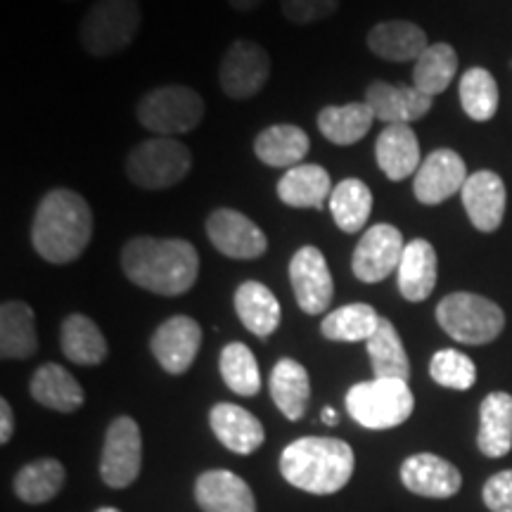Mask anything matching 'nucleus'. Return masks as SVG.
Wrapping results in <instances>:
<instances>
[{
    "instance_id": "obj_11",
    "label": "nucleus",
    "mask_w": 512,
    "mask_h": 512,
    "mask_svg": "<svg viewBox=\"0 0 512 512\" xmlns=\"http://www.w3.org/2000/svg\"><path fill=\"white\" fill-rule=\"evenodd\" d=\"M211 245L228 259L252 261L268 252V238L249 216L238 209H214L204 223Z\"/></svg>"
},
{
    "instance_id": "obj_46",
    "label": "nucleus",
    "mask_w": 512,
    "mask_h": 512,
    "mask_svg": "<svg viewBox=\"0 0 512 512\" xmlns=\"http://www.w3.org/2000/svg\"><path fill=\"white\" fill-rule=\"evenodd\" d=\"M98 512H119V510L117 508H100Z\"/></svg>"
},
{
    "instance_id": "obj_44",
    "label": "nucleus",
    "mask_w": 512,
    "mask_h": 512,
    "mask_svg": "<svg viewBox=\"0 0 512 512\" xmlns=\"http://www.w3.org/2000/svg\"><path fill=\"white\" fill-rule=\"evenodd\" d=\"M261 3H264V0H228L230 8L238 10V12H252L259 8Z\"/></svg>"
},
{
    "instance_id": "obj_31",
    "label": "nucleus",
    "mask_w": 512,
    "mask_h": 512,
    "mask_svg": "<svg viewBox=\"0 0 512 512\" xmlns=\"http://www.w3.org/2000/svg\"><path fill=\"white\" fill-rule=\"evenodd\" d=\"M62 354L76 366H100L107 358V342L98 325L83 313H72L60 328Z\"/></svg>"
},
{
    "instance_id": "obj_14",
    "label": "nucleus",
    "mask_w": 512,
    "mask_h": 512,
    "mask_svg": "<svg viewBox=\"0 0 512 512\" xmlns=\"http://www.w3.org/2000/svg\"><path fill=\"white\" fill-rule=\"evenodd\" d=\"M202 347V328L190 316H171L164 320L150 339L152 356L169 375L188 373Z\"/></svg>"
},
{
    "instance_id": "obj_24",
    "label": "nucleus",
    "mask_w": 512,
    "mask_h": 512,
    "mask_svg": "<svg viewBox=\"0 0 512 512\" xmlns=\"http://www.w3.org/2000/svg\"><path fill=\"white\" fill-rule=\"evenodd\" d=\"M437 252L427 240H411L403 249L399 273V292L408 302H425L437 287Z\"/></svg>"
},
{
    "instance_id": "obj_19",
    "label": "nucleus",
    "mask_w": 512,
    "mask_h": 512,
    "mask_svg": "<svg viewBox=\"0 0 512 512\" xmlns=\"http://www.w3.org/2000/svg\"><path fill=\"white\" fill-rule=\"evenodd\" d=\"M375 159L382 174L394 183L418 174L422 159L418 136H415L413 128L406 124L384 126V131L375 140Z\"/></svg>"
},
{
    "instance_id": "obj_12",
    "label": "nucleus",
    "mask_w": 512,
    "mask_h": 512,
    "mask_svg": "<svg viewBox=\"0 0 512 512\" xmlns=\"http://www.w3.org/2000/svg\"><path fill=\"white\" fill-rule=\"evenodd\" d=\"M403 249H406V242L399 228L389 223H375L358 240L351 256V271L361 283H382L399 268Z\"/></svg>"
},
{
    "instance_id": "obj_23",
    "label": "nucleus",
    "mask_w": 512,
    "mask_h": 512,
    "mask_svg": "<svg viewBox=\"0 0 512 512\" xmlns=\"http://www.w3.org/2000/svg\"><path fill=\"white\" fill-rule=\"evenodd\" d=\"M311 138L302 126L273 124L264 128L254 140V155L261 164L273 169H292L309 155Z\"/></svg>"
},
{
    "instance_id": "obj_20",
    "label": "nucleus",
    "mask_w": 512,
    "mask_h": 512,
    "mask_svg": "<svg viewBox=\"0 0 512 512\" xmlns=\"http://www.w3.org/2000/svg\"><path fill=\"white\" fill-rule=\"evenodd\" d=\"M366 43L370 53L387 62H415L430 48L425 31L406 19H389V22L375 24L368 31Z\"/></svg>"
},
{
    "instance_id": "obj_15",
    "label": "nucleus",
    "mask_w": 512,
    "mask_h": 512,
    "mask_svg": "<svg viewBox=\"0 0 512 512\" xmlns=\"http://www.w3.org/2000/svg\"><path fill=\"white\" fill-rule=\"evenodd\" d=\"M467 166L463 157L458 155L456 150H434L425 162L420 164L418 174H415L413 181V192L422 204H441L446 202L448 197L456 195L458 190H463L467 181Z\"/></svg>"
},
{
    "instance_id": "obj_27",
    "label": "nucleus",
    "mask_w": 512,
    "mask_h": 512,
    "mask_svg": "<svg viewBox=\"0 0 512 512\" xmlns=\"http://www.w3.org/2000/svg\"><path fill=\"white\" fill-rule=\"evenodd\" d=\"M29 392L41 406L57 413H74L79 411L86 401L83 387L74 380L72 373H67L57 363H46L31 377Z\"/></svg>"
},
{
    "instance_id": "obj_1",
    "label": "nucleus",
    "mask_w": 512,
    "mask_h": 512,
    "mask_svg": "<svg viewBox=\"0 0 512 512\" xmlns=\"http://www.w3.org/2000/svg\"><path fill=\"white\" fill-rule=\"evenodd\" d=\"M121 271L136 287L162 297L190 292L200 275V254L183 238L138 235L121 249Z\"/></svg>"
},
{
    "instance_id": "obj_17",
    "label": "nucleus",
    "mask_w": 512,
    "mask_h": 512,
    "mask_svg": "<svg viewBox=\"0 0 512 512\" xmlns=\"http://www.w3.org/2000/svg\"><path fill=\"white\" fill-rule=\"evenodd\" d=\"M463 207L470 216L472 226L482 233H494L503 223L505 202H508V192H505L503 178L494 171H477L467 178L463 190Z\"/></svg>"
},
{
    "instance_id": "obj_7",
    "label": "nucleus",
    "mask_w": 512,
    "mask_h": 512,
    "mask_svg": "<svg viewBox=\"0 0 512 512\" xmlns=\"http://www.w3.org/2000/svg\"><path fill=\"white\" fill-rule=\"evenodd\" d=\"M437 320L448 337L470 347L494 342L505 328L501 306L472 292H453L441 299Z\"/></svg>"
},
{
    "instance_id": "obj_36",
    "label": "nucleus",
    "mask_w": 512,
    "mask_h": 512,
    "mask_svg": "<svg viewBox=\"0 0 512 512\" xmlns=\"http://www.w3.org/2000/svg\"><path fill=\"white\" fill-rule=\"evenodd\" d=\"M380 318L370 304H347L323 318L320 332L332 342H368L375 335Z\"/></svg>"
},
{
    "instance_id": "obj_43",
    "label": "nucleus",
    "mask_w": 512,
    "mask_h": 512,
    "mask_svg": "<svg viewBox=\"0 0 512 512\" xmlns=\"http://www.w3.org/2000/svg\"><path fill=\"white\" fill-rule=\"evenodd\" d=\"M12 432H15V415H12L10 403L3 399L0 401V444H8Z\"/></svg>"
},
{
    "instance_id": "obj_10",
    "label": "nucleus",
    "mask_w": 512,
    "mask_h": 512,
    "mask_svg": "<svg viewBox=\"0 0 512 512\" xmlns=\"http://www.w3.org/2000/svg\"><path fill=\"white\" fill-rule=\"evenodd\" d=\"M143 463V437L138 422L121 415L110 425L102 448L100 475L112 489H126L136 482Z\"/></svg>"
},
{
    "instance_id": "obj_4",
    "label": "nucleus",
    "mask_w": 512,
    "mask_h": 512,
    "mask_svg": "<svg viewBox=\"0 0 512 512\" xmlns=\"http://www.w3.org/2000/svg\"><path fill=\"white\" fill-rule=\"evenodd\" d=\"M140 27V0H95L79 24V43L91 57H112L136 41Z\"/></svg>"
},
{
    "instance_id": "obj_28",
    "label": "nucleus",
    "mask_w": 512,
    "mask_h": 512,
    "mask_svg": "<svg viewBox=\"0 0 512 512\" xmlns=\"http://www.w3.org/2000/svg\"><path fill=\"white\" fill-rule=\"evenodd\" d=\"M477 446L484 456L501 458L512 448V396L494 392L482 401L479 408Z\"/></svg>"
},
{
    "instance_id": "obj_45",
    "label": "nucleus",
    "mask_w": 512,
    "mask_h": 512,
    "mask_svg": "<svg viewBox=\"0 0 512 512\" xmlns=\"http://www.w3.org/2000/svg\"><path fill=\"white\" fill-rule=\"evenodd\" d=\"M320 420L325 422V425H337L339 418H337V411L335 408H323V413H320Z\"/></svg>"
},
{
    "instance_id": "obj_8",
    "label": "nucleus",
    "mask_w": 512,
    "mask_h": 512,
    "mask_svg": "<svg viewBox=\"0 0 512 512\" xmlns=\"http://www.w3.org/2000/svg\"><path fill=\"white\" fill-rule=\"evenodd\" d=\"M415 399L408 382L370 380L347 392V411L366 430H392L411 418Z\"/></svg>"
},
{
    "instance_id": "obj_3",
    "label": "nucleus",
    "mask_w": 512,
    "mask_h": 512,
    "mask_svg": "<svg viewBox=\"0 0 512 512\" xmlns=\"http://www.w3.org/2000/svg\"><path fill=\"white\" fill-rule=\"evenodd\" d=\"M354 451L347 441L304 437L292 441L280 456V472L297 489L316 496L337 494L354 475Z\"/></svg>"
},
{
    "instance_id": "obj_21",
    "label": "nucleus",
    "mask_w": 512,
    "mask_h": 512,
    "mask_svg": "<svg viewBox=\"0 0 512 512\" xmlns=\"http://www.w3.org/2000/svg\"><path fill=\"white\" fill-rule=\"evenodd\" d=\"M209 422L221 444L238 456L254 453L266 439L264 425L256 420V415L235 403H216L209 413Z\"/></svg>"
},
{
    "instance_id": "obj_38",
    "label": "nucleus",
    "mask_w": 512,
    "mask_h": 512,
    "mask_svg": "<svg viewBox=\"0 0 512 512\" xmlns=\"http://www.w3.org/2000/svg\"><path fill=\"white\" fill-rule=\"evenodd\" d=\"M460 102L470 119L489 121L498 112V83L489 69L472 67L460 76Z\"/></svg>"
},
{
    "instance_id": "obj_34",
    "label": "nucleus",
    "mask_w": 512,
    "mask_h": 512,
    "mask_svg": "<svg viewBox=\"0 0 512 512\" xmlns=\"http://www.w3.org/2000/svg\"><path fill=\"white\" fill-rule=\"evenodd\" d=\"M370 366L377 380H403L408 382L411 377V363L403 349V342L396 332L394 323L389 318H380L375 335L366 342Z\"/></svg>"
},
{
    "instance_id": "obj_40",
    "label": "nucleus",
    "mask_w": 512,
    "mask_h": 512,
    "mask_svg": "<svg viewBox=\"0 0 512 512\" xmlns=\"http://www.w3.org/2000/svg\"><path fill=\"white\" fill-rule=\"evenodd\" d=\"M430 375L441 387L456 389V392H465V389H470L477 382V368L472 358H467L456 349L437 351L432 356Z\"/></svg>"
},
{
    "instance_id": "obj_2",
    "label": "nucleus",
    "mask_w": 512,
    "mask_h": 512,
    "mask_svg": "<svg viewBox=\"0 0 512 512\" xmlns=\"http://www.w3.org/2000/svg\"><path fill=\"white\" fill-rule=\"evenodd\" d=\"M93 238V211L86 197L55 188L38 202L31 223V245L48 264H74Z\"/></svg>"
},
{
    "instance_id": "obj_9",
    "label": "nucleus",
    "mask_w": 512,
    "mask_h": 512,
    "mask_svg": "<svg viewBox=\"0 0 512 512\" xmlns=\"http://www.w3.org/2000/svg\"><path fill=\"white\" fill-rule=\"evenodd\" d=\"M268 79H271V55L264 46L247 38L230 43L219 67V83L228 98H254L264 91Z\"/></svg>"
},
{
    "instance_id": "obj_32",
    "label": "nucleus",
    "mask_w": 512,
    "mask_h": 512,
    "mask_svg": "<svg viewBox=\"0 0 512 512\" xmlns=\"http://www.w3.org/2000/svg\"><path fill=\"white\" fill-rule=\"evenodd\" d=\"M235 311L242 325L256 337H268L280 325V302L264 283L247 280L235 292Z\"/></svg>"
},
{
    "instance_id": "obj_18",
    "label": "nucleus",
    "mask_w": 512,
    "mask_h": 512,
    "mask_svg": "<svg viewBox=\"0 0 512 512\" xmlns=\"http://www.w3.org/2000/svg\"><path fill=\"white\" fill-rule=\"evenodd\" d=\"M401 482L408 491L427 498H451L460 491L458 467L434 453H415L401 465Z\"/></svg>"
},
{
    "instance_id": "obj_47",
    "label": "nucleus",
    "mask_w": 512,
    "mask_h": 512,
    "mask_svg": "<svg viewBox=\"0 0 512 512\" xmlns=\"http://www.w3.org/2000/svg\"><path fill=\"white\" fill-rule=\"evenodd\" d=\"M67 3H76V0H67Z\"/></svg>"
},
{
    "instance_id": "obj_39",
    "label": "nucleus",
    "mask_w": 512,
    "mask_h": 512,
    "mask_svg": "<svg viewBox=\"0 0 512 512\" xmlns=\"http://www.w3.org/2000/svg\"><path fill=\"white\" fill-rule=\"evenodd\" d=\"M221 377L228 384L230 392L240 396H254L261 389L259 363L252 349L242 342H230L221 351Z\"/></svg>"
},
{
    "instance_id": "obj_35",
    "label": "nucleus",
    "mask_w": 512,
    "mask_h": 512,
    "mask_svg": "<svg viewBox=\"0 0 512 512\" xmlns=\"http://www.w3.org/2000/svg\"><path fill=\"white\" fill-rule=\"evenodd\" d=\"M458 72V55L448 43H434L415 60L413 67V86L420 93L441 95L451 86Z\"/></svg>"
},
{
    "instance_id": "obj_37",
    "label": "nucleus",
    "mask_w": 512,
    "mask_h": 512,
    "mask_svg": "<svg viewBox=\"0 0 512 512\" xmlns=\"http://www.w3.org/2000/svg\"><path fill=\"white\" fill-rule=\"evenodd\" d=\"M64 484V467L60 460L43 458L36 460L17 472L15 477V494L22 498L24 503L38 505L48 503L60 494Z\"/></svg>"
},
{
    "instance_id": "obj_26",
    "label": "nucleus",
    "mask_w": 512,
    "mask_h": 512,
    "mask_svg": "<svg viewBox=\"0 0 512 512\" xmlns=\"http://www.w3.org/2000/svg\"><path fill=\"white\" fill-rule=\"evenodd\" d=\"M38 351L36 313L29 304L3 302L0 306V356L5 361H24Z\"/></svg>"
},
{
    "instance_id": "obj_6",
    "label": "nucleus",
    "mask_w": 512,
    "mask_h": 512,
    "mask_svg": "<svg viewBox=\"0 0 512 512\" xmlns=\"http://www.w3.org/2000/svg\"><path fill=\"white\" fill-rule=\"evenodd\" d=\"M136 117L155 136L178 138L202 124L204 98L190 86H159L140 98Z\"/></svg>"
},
{
    "instance_id": "obj_30",
    "label": "nucleus",
    "mask_w": 512,
    "mask_h": 512,
    "mask_svg": "<svg viewBox=\"0 0 512 512\" xmlns=\"http://www.w3.org/2000/svg\"><path fill=\"white\" fill-rule=\"evenodd\" d=\"M375 114L368 102H347V105H330L318 112V131L332 145L347 147L368 136Z\"/></svg>"
},
{
    "instance_id": "obj_13",
    "label": "nucleus",
    "mask_w": 512,
    "mask_h": 512,
    "mask_svg": "<svg viewBox=\"0 0 512 512\" xmlns=\"http://www.w3.org/2000/svg\"><path fill=\"white\" fill-rule=\"evenodd\" d=\"M290 283L297 297L299 309L309 316L328 311L335 297V280H332L328 259L318 247L304 245L290 259Z\"/></svg>"
},
{
    "instance_id": "obj_5",
    "label": "nucleus",
    "mask_w": 512,
    "mask_h": 512,
    "mask_svg": "<svg viewBox=\"0 0 512 512\" xmlns=\"http://www.w3.org/2000/svg\"><path fill=\"white\" fill-rule=\"evenodd\" d=\"M124 169L136 188L169 190L190 174L192 152L178 138L155 136L128 152Z\"/></svg>"
},
{
    "instance_id": "obj_41",
    "label": "nucleus",
    "mask_w": 512,
    "mask_h": 512,
    "mask_svg": "<svg viewBox=\"0 0 512 512\" xmlns=\"http://www.w3.org/2000/svg\"><path fill=\"white\" fill-rule=\"evenodd\" d=\"M280 10L287 22L306 27V24L323 22L339 10V0H280Z\"/></svg>"
},
{
    "instance_id": "obj_22",
    "label": "nucleus",
    "mask_w": 512,
    "mask_h": 512,
    "mask_svg": "<svg viewBox=\"0 0 512 512\" xmlns=\"http://www.w3.org/2000/svg\"><path fill=\"white\" fill-rule=\"evenodd\" d=\"M195 498L204 512H256L252 489L228 470L204 472L197 479Z\"/></svg>"
},
{
    "instance_id": "obj_42",
    "label": "nucleus",
    "mask_w": 512,
    "mask_h": 512,
    "mask_svg": "<svg viewBox=\"0 0 512 512\" xmlns=\"http://www.w3.org/2000/svg\"><path fill=\"white\" fill-rule=\"evenodd\" d=\"M484 503L491 512H512V470L498 472L484 484Z\"/></svg>"
},
{
    "instance_id": "obj_25",
    "label": "nucleus",
    "mask_w": 512,
    "mask_h": 512,
    "mask_svg": "<svg viewBox=\"0 0 512 512\" xmlns=\"http://www.w3.org/2000/svg\"><path fill=\"white\" fill-rule=\"evenodd\" d=\"M332 195V178L320 164H299L278 181L280 202L294 209H323Z\"/></svg>"
},
{
    "instance_id": "obj_29",
    "label": "nucleus",
    "mask_w": 512,
    "mask_h": 512,
    "mask_svg": "<svg viewBox=\"0 0 512 512\" xmlns=\"http://www.w3.org/2000/svg\"><path fill=\"white\" fill-rule=\"evenodd\" d=\"M271 399L287 420H302L309 406V373L294 358H280L271 370Z\"/></svg>"
},
{
    "instance_id": "obj_33",
    "label": "nucleus",
    "mask_w": 512,
    "mask_h": 512,
    "mask_svg": "<svg viewBox=\"0 0 512 512\" xmlns=\"http://www.w3.org/2000/svg\"><path fill=\"white\" fill-rule=\"evenodd\" d=\"M328 209L332 214V221L342 233L354 235L358 230L366 228L373 214V192L361 178H344L332 188V195L328 200Z\"/></svg>"
},
{
    "instance_id": "obj_16",
    "label": "nucleus",
    "mask_w": 512,
    "mask_h": 512,
    "mask_svg": "<svg viewBox=\"0 0 512 512\" xmlns=\"http://www.w3.org/2000/svg\"><path fill=\"white\" fill-rule=\"evenodd\" d=\"M366 102L373 110L375 119L384 121L387 126L413 124L432 110L430 95L420 93L415 86H403V83L373 81L366 88Z\"/></svg>"
}]
</instances>
